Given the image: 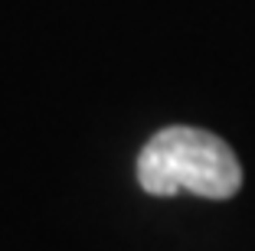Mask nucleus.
Returning <instances> with one entry per match:
<instances>
[{
	"mask_svg": "<svg viewBox=\"0 0 255 251\" xmlns=\"http://www.w3.org/2000/svg\"><path fill=\"white\" fill-rule=\"evenodd\" d=\"M137 183L150 196L193 192L203 199H229L242 186V167L233 147L200 127H164L137 157Z\"/></svg>",
	"mask_w": 255,
	"mask_h": 251,
	"instance_id": "obj_1",
	"label": "nucleus"
}]
</instances>
